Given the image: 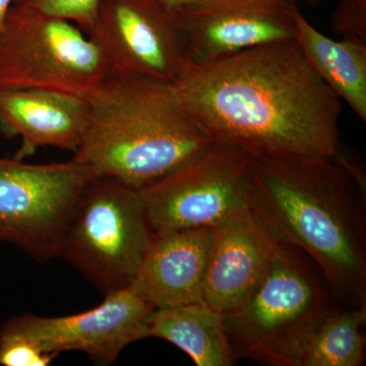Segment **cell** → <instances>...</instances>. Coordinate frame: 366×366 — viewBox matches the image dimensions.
I'll use <instances>...</instances> for the list:
<instances>
[{
  "label": "cell",
  "instance_id": "4fadbf2b",
  "mask_svg": "<svg viewBox=\"0 0 366 366\" xmlns=\"http://www.w3.org/2000/svg\"><path fill=\"white\" fill-rule=\"evenodd\" d=\"M215 228L154 233L129 287L154 308L203 301Z\"/></svg>",
  "mask_w": 366,
  "mask_h": 366
},
{
  "label": "cell",
  "instance_id": "2e32d148",
  "mask_svg": "<svg viewBox=\"0 0 366 366\" xmlns=\"http://www.w3.org/2000/svg\"><path fill=\"white\" fill-rule=\"evenodd\" d=\"M149 337L170 342L197 366H231L238 361L226 336L222 314L204 301L154 308L147 319Z\"/></svg>",
  "mask_w": 366,
  "mask_h": 366
},
{
  "label": "cell",
  "instance_id": "30bf717a",
  "mask_svg": "<svg viewBox=\"0 0 366 366\" xmlns=\"http://www.w3.org/2000/svg\"><path fill=\"white\" fill-rule=\"evenodd\" d=\"M153 310L129 286L106 293L102 303L81 314H24L7 320L1 329L25 337L46 353L81 351L108 365L125 347L147 338V319Z\"/></svg>",
  "mask_w": 366,
  "mask_h": 366
},
{
  "label": "cell",
  "instance_id": "ba28073f",
  "mask_svg": "<svg viewBox=\"0 0 366 366\" xmlns=\"http://www.w3.org/2000/svg\"><path fill=\"white\" fill-rule=\"evenodd\" d=\"M83 164H28L0 158V240L39 261L59 257L60 244L86 183Z\"/></svg>",
  "mask_w": 366,
  "mask_h": 366
},
{
  "label": "cell",
  "instance_id": "6da1fadb",
  "mask_svg": "<svg viewBox=\"0 0 366 366\" xmlns=\"http://www.w3.org/2000/svg\"><path fill=\"white\" fill-rule=\"evenodd\" d=\"M192 119L252 157H334L342 100L295 39L189 64L173 83Z\"/></svg>",
  "mask_w": 366,
  "mask_h": 366
},
{
  "label": "cell",
  "instance_id": "8992f818",
  "mask_svg": "<svg viewBox=\"0 0 366 366\" xmlns=\"http://www.w3.org/2000/svg\"><path fill=\"white\" fill-rule=\"evenodd\" d=\"M109 74L93 40L71 21L11 4L0 31V91L88 97Z\"/></svg>",
  "mask_w": 366,
  "mask_h": 366
},
{
  "label": "cell",
  "instance_id": "8fae6325",
  "mask_svg": "<svg viewBox=\"0 0 366 366\" xmlns=\"http://www.w3.org/2000/svg\"><path fill=\"white\" fill-rule=\"evenodd\" d=\"M295 0H194L177 14L190 64L295 39Z\"/></svg>",
  "mask_w": 366,
  "mask_h": 366
},
{
  "label": "cell",
  "instance_id": "ffe728a7",
  "mask_svg": "<svg viewBox=\"0 0 366 366\" xmlns=\"http://www.w3.org/2000/svg\"><path fill=\"white\" fill-rule=\"evenodd\" d=\"M331 28L342 38L366 41V0H339Z\"/></svg>",
  "mask_w": 366,
  "mask_h": 366
},
{
  "label": "cell",
  "instance_id": "e0dca14e",
  "mask_svg": "<svg viewBox=\"0 0 366 366\" xmlns=\"http://www.w3.org/2000/svg\"><path fill=\"white\" fill-rule=\"evenodd\" d=\"M366 308L338 307L320 322L300 349L296 366H362Z\"/></svg>",
  "mask_w": 366,
  "mask_h": 366
},
{
  "label": "cell",
  "instance_id": "d6986e66",
  "mask_svg": "<svg viewBox=\"0 0 366 366\" xmlns=\"http://www.w3.org/2000/svg\"><path fill=\"white\" fill-rule=\"evenodd\" d=\"M54 357L25 337L0 327V365L47 366Z\"/></svg>",
  "mask_w": 366,
  "mask_h": 366
},
{
  "label": "cell",
  "instance_id": "5b68a950",
  "mask_svg": "<svg viewBox=\"0 0 366 366\" xmlns=\"http://www.w3.org/2000/svg\"><path fill=\"white\" fill-rule=\"evenodd\" d=\"M153 235L141 190L93 177L81 192L59 257L106 295L131 285Z\"/></svg>",
  "mask_w": 366,
  "mask_h": 366
},
{
  "label": "cell",
  "instance_id": "7c38bea8",
  "mask_svg": "<svg viewBox=\"0 0 366 366\" xmlns=\"http://www.w3.org/2000/svg\"><path fill=\"white\" fill-rule=\"evenodd\" d=\"M278 244L250 208L217 226L204 302L220 314L238 307L262 280Z\"/></svg>",
  "mask_w": 366,
  "mask_h": 366
},
{
  "label": "cell",
  "instance_id": "3957f363",
  "mask_svg": "<svg viewBox=\"0 0 366 366\" xmlns=\"http://www.w3.org/2000/svg\"><path fill=\"white\" fill-rule=\"evenodd\" d=\"M86 100L88 122L72 158L93 177L142 190L215 141L183 107L173 84L160 79L108 74Z\"/></svg>",
  "mask_w": 366,
  "mask_h": 366
},
{
  "label": "cell",
  "instance_id": "603a6c76",
  "mask_svg": "<svg viewBox=\"0 0 366 366\" xmlns=\"http://www.w3.org/2000/svg\"><path fill=\"white\" fill-rule=\"evenodd\" d=\"M296 2L301 1L308 4L310 6H317L322 1V0H295Z\"/></svg>",
  "mask_w": 366,
  "mask_h": 366
},
{
  "label": "cell",
  "instance_id": "9a60e30c",
  "mask_svg": "<svg viewBox=\"0 0 366 366\" xmlns=\"http://www.w3.org/2000/svg\"><path fill=\"white\" fill-rule=\"evenodd\" d=\"M295 40L315 71L331 90L366 122V41L334 40L293 9Z\"/></svg>",
  "mask_w": 366,
  "mask_h": 366
},
{
  "label": "cell",
  "instance_id": "44dd1931",
  "mask_svg": "<svg viewBox=\"0 0 366 366\" xmlns=\"http://www.w3.org/2000/svg\"><path fill=\"white\" fill-rule=\"evenodd\" d=\"M157 1L171 13L177 14L183 7L189 6L194 0H157Z\"/></svg>",
  "mask_w": 366,
  "mask_h": 366
},
{
  "label": "cell",
  "instance_id": "7a4b0ae2",
  "mask_svg": "<svg viewBox=\"0 0 366 366\" xmlns=\"http://www.w3.org/2000/svg\"><path fill=\"white\" fill-rule=\"evenodd\" d=\"M249 208L314 262L340 307L366 308V182L338 156L252 157Z\"/></svg>",
  "mask_w": 366,
  "mask_h": 366
},
{
  "label": "cell",
  "instance_id": "52a82bcc",
  "mask_svg": "<svg viewBox=\"0 0 366 366\" xmlns=\"http://www.w3.org/2000/svg\"><path fill=\"white\" fill-rule=\"evenodd\" d=\"M252 156L215 139L182 167L142 189L153 233L215 228L249 208Z\"/></svg>",
  "mask_w": 366,
  "mask_h": 366
},
{
  "label": "cell",
  "instance_id": "5bb4252c",
  "mask_svg": "<svg viewBox=\"0 0 366 366\" xmlns=\"http://www.w3.org/2000/svg\"><path fill=\"white\" fill-rule=\"evenodd\" d=\"M86 98L47 90L0 91V134L21 137L16 160L43 147L76 153L88 122Z\"/></svg>",
  "mask_w": 366,
  "mask_h": 366
},
{
  "label": "cell",
  "instance_id": "9c48e42d",
  "mask_svg": "<svg viewBox=\"0 0 366 366\" xmlns=\"http://www.w3.org/2000/svg\"><path fill=\"white\" fill-rule=\"evenodd\" d=\"M86 35L102 53L109 74L173 84L189 64L177 14L157 0H101Z\"/></svg>",
  "mask_w": 366,
  "mask_h": 366
},
{
  "label": "cell",
  "instance_id": "7402d4cb",
  "mask_svg": "<svg viewBox=\"0 0 366 366\" xmlns=\"http://www.w3.org/2000/svg\"><path fill=\"white\" fill-rule=\"evenodd\" d=\"M13 2L14 0H0V31H1L6 14L9 13V9H11Z\"/></svg>",
  "mask_w": 366,
  "mask_h": 366
},
{
  "label": "cell",
  "instance_id": "277c9868",
  "mask_svg": "<svg viewBox=\"0 0 366 366\" xmlns=\"http://www.w3.org/2000/svg\"><path fill=\"white\" fill-rule=\"evenodd\" d=\"M338 307L314 262L279 243L257 287L222 314L223 326L236 360L296 366L308 337Z\"/></svg>",
  "mask_w": 366,
  "mask_h": 366
},
{
  "label": "cell",
  "instance_id": "ac0fdd59",
  "mask_svg": "<svg viewBox=\"0 0 366 366\" xmlns=\"http://www.w3.org/2000/svg\"><path fill=\"white\" fill-rule=\"evenodd\" d=\"M101 0H14L13 4L71 21L86 34L95 21Z\"/></svg>",
  "mask_w": 366,
  "mask_h": 366
}]
</instances>
